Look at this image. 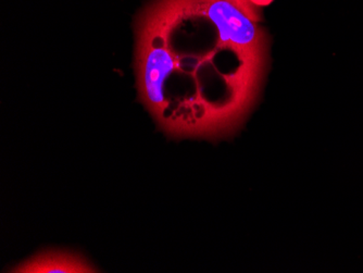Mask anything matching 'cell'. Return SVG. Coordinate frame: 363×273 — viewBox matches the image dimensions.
Wrapping results in <instances>:
<instances>
[{"instance_id":"obj_2","label":"cell","mask_w":363,"mask_h":273,"mask_svg":"<svg viewBox=\"0 0 363 273\" xmlns=\"http://www.w3.org/2000/svg\"><path fill=\"white\" fill-rule=\"evenodd\" d=\"M11 272H97L89 262L69 252H44L30 262L12 269Z\"/></svg>"},{"instance_id":"obj_1","label":"cell","mask_w":363,"mask_h":273,"mask_svg":"<svg viewBox=\"0 0 363 273\" xmlns=\"http://www.w3.org/2000/svg\"><path fill=\"white\" fill-rule=\"evenodd\" d=\"M197 13L207 18L219 32L222 48L232 50L252 75L262 62L266 35L256 22L225 0H189Z\"/></svg>"},{"instance_id":"obj_3","label":"cell","mask_w":363,"mask_h":273,"mask_svg":"<svg viewBox=\"0 0 363 273\" xmlns=\"http://www.w3.org/2000/svg\"><path fill=\"white\" fill-rule=\"evenodd\" d=\"M225 1L238 8V10H240L242 13L246 14L247 17L250 18L252 21H260V10L250 0H225Z\"/></svg>"},{"instance_id":"obj_4","label":"cell","mask_w":363,"mask_h":273,"mask_svg":"<svg viewBox=\"0 0 363 273\" xmlns=\"http://www.w3.org/2000/svg\"><path fill=\"white\" fill-rule=\"evenodd\" d=\"M255 6L257 7H261V6H268L272 3L273 0H250Z\"/></svg>"}]
</instances>
